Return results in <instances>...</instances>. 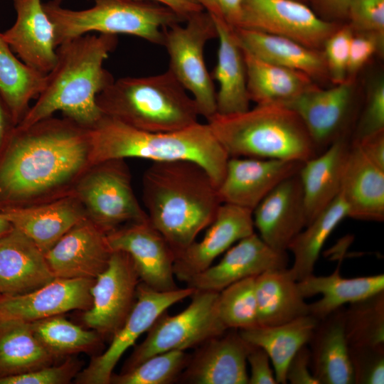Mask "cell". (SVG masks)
I'll list each match as a JSON object with an SVG mask.
<instances>
[{"label":"cell","mask_w":384,"mask_h":384,"mask_svg":"<svg viewBox=\"0 0 384 384\" xmlns=\"http://www.w3.org/2000/svg\"><path fill=\"white\" fill-rule=\"evenodd\" d=\"M92 165L90 128L53 116L16 126L0 155V210L73 194Z\"/></svg>","instance_id":"6da1fadb"},{"label":"cell","mask_w":384,"mask_h":384,"mask_svg":"<svg viewBox=\"0 0 384 384\" xmlns=\"http://www.w3.org/2000/svg\"><path fill=\"white\" fill-rule=\"evenodd\" d=\"M142 200L149 223L175 256L208 227L222 203L208 171L188 160L152 162L143 175Z\"/></svg>","instance_id":"7a4b0ae2"},{"label":"cell","mask_w":384,"mask_h":384,"mask_svg":"<svg viewBox=\"0 0 384 384\" xmlns=\"http://www.w3.org/2000/svg\"><path fill=\"white\" fill-rule=\"evenodd\" d=\"M117 42L116 35L87 33L60 44L44 88L17 126H30L60 111L80 125L92 127L103 115L96 97L114 80L103 65Z\"/></svg>","instance_id":"3957f363"},{"label":"cell","mask_w":384,"mask_h":384,"mask_svg":"<svg viewBox=\"0 0 384 384\" xmlns=\"http://www.w3.org/2000/svg\"><path fill=\"white\" fill-rule=\"evenodd\" d=\"M92 165L110 159L138 158L152 162L188 160L202 166L217 187L229 156L208 123L171 132H151L102 115L90 128Z\"/></svg>","instance_id":"277c9868"},{"label":"cell","mask_w":384,"mask_h":384,"mask_svg":"<svg viewBox=\"0 0 384 384\" xmlns=\"http://www.w3.org/2000/svg\"><path fill=\"white\" fill-rule=\"evenodd\" d=\"M207 123L229 157L304 162L318 154L299 117L282 105H257Z\"/></svg>","instance_id":"5b68a950"},{"label":"cell","mask_w":384,"mask_h":384,"mask_svg":"<svg viewBox=\"0 0 384 384\" xmlns=\"http://www.w3.org/2000/svg\"><path fill=\"white\" fill-rule=\"evenodd\" d=\"M96 102L103 115L151 132L186 129L198 123L200 116L193 98L169 70L114 80Z\"/></svg>","instance_id":"8992f818"},{"label":"cell","mask_w":384,"mask_h":384,"mask_svg":"<svg viewBox=\"0 0 384 384\" xmlns=\"http://www.w3.org/2000/svg\"><path fill=\"white\" fill-rule=\"evenodd\" d=\"M94 1L92 7L83 10L65 9L53 0L43 3L54 26L57 47L65 41L93 31L132 35L163 46L165 30L185 22L171 9L153 1Z\"/></svg>","instance_id":"52a82bcc"},{"label":"cell","mask_w":384,"mask_h":384,"mask_svg":"<svg viewBox=\"0 0 384 384\" xmlns=\"http://www.w3.org/2000/svg\"><path fill=\"white\" fill-rule=\"evenodd\" d=\"M73 194L87 217L105 234L129 223L148 220L132 188L125 159L92 165L77 183Z\"/></svg>","instance_id":"ba28073f"},{"label":"cell","mask_w":384,"mask_h":384,"mask_svg":"<svg viewBox=\"0 0 384 384\" xmlns=\"http://www.w3.org/2000/svg\"><path fill=\"white\" fill-rule=\"evenodd\" d=\"M186 22V26L176 23L164 31L168 70L192 94L200 116L208 120L216 114V92L205 63L204 49L208 41L217 38V30L206 11L193 14Z\"/></svg>","instance_id":"9c48e42d"},{"label":"cell","mask_w":384,"mask_h":384,"mask_svg":"<svg viewBox=\"0 0 384 384\" xmlns=\"http://www.w3.org/2000/svg\"><path fill=\"white\" fill-rule=\"evenodd\" d=\"M216 292L195 290L188 306L171 316L162 313L137 346L122 371L131 369L148 358L173 350L198 347L228 329L218 318Z\"/></svg>","instance_id":"30bf717a"},{"label":"cell","mask_w":384,"mask_h":384,"mask_svg":"<svg viewBox=\"0 0 384 384\" xmlns=\"http://www.w3.org/2000/svg\"><path fill=\"white\" fill-rule=\"evenodd\" d=\"M194 289L188 287L160 292L140 282L136 302L123 325L112 336L107 349L94 357L87 368L77 374L78 384H109L113 370L122 356L139 337L151 328L158 317L174 304L191 297Z\"/></svg>","instance_id":"8fae6325"},{"label":"cell","mask_w":384,"mask_h":384,"mask_svg":"<svg viewBox=\"0 0 384 384\" xmlns=\"http://www.w3.org/2000/svg\"><path fill=\"white\" fill-rule=\"evenodd\" d=\"M140 282L130 256L112 251L107 267L90 288L92 305L84 311L83 323L102 336H112L132 311Z\"/></svg>","instance_id":"7c38bea8"},{"label":"cell","mask_w":384,"mask_h":384,"mask_svg":"<svg viewBox=\"0 0 384 384\" xmlns=\"http://www.w3.org/2000/svg\"><path fill=\"white\" fill-rule=\"evenodd\" d=\"M242 28L287 37L316 50L336 29L297 0H243Z\"/></svg>","instance_id":"4fadbf2b"},{"label":"cell","mask_w":384,"mask_h":384,"mask_svg":"<svg viewBox=\"0 0 384 384\" xmlns=\"http://www.w3.org/2000/svg\"><path fill=\"white\" fill-rule=\"evenodd\" d=\"M112 251H123L132 258L140 280L153 289H178L174 281L175 253L149 220L129 223L106 234Z\"/></svg>","instance_id":"5bb4252c"},{"label":"cell","mask_w":384,"mask_h":384,"mask_svg":"<svg viewBox=\"0 0 384 384\" xmlns=\"http://www.w3.org/2000/svg\"><path fill=\"white\" fill-rule=\"evenodd\" d=\"M287 252L274 250L255 232L237 242L219 262L191 277L187 287L219 292L228 286L270 270L288 266Z\"/></svg>","instance_id":"9a60e30c"},{"label":"cell","mask_w":384,"mask_h":384,"mask_svg":"<svg viewBox=\"0 0 384 384\" xmlns=\"http://www.w3.org/2000/svg\"><path fill=\"white\" fill-rule=\"evenodd\" d=\"M302 162L250 157H230L218 186L222 203L253 210L278 184L297 174Z\"/></svg>","instance_id":"2e32d148"},{"label":"cell","mask_w":384,"mask_h":384,"mask_svg":"<svg viewBox=\"0 0 384 384\" xmlns=\"http://www.w3.org/2000/svg\"><path fill=\"white\" fill-rule=\"evenodd\" d=\"M255 233L252 210L229 203H221L203 238L176 256L174 272L179 280L210 267L221 254L242 238Z\"/></svg>","instance_id":"e0dca14e"},{"label":"cell","mask_w":384,"mask_h":384,"mask_svg":"<svg viewBox=\"0 0 384 384\" xmlns=\"http://www.w3.org/2000/svg\"><path fill=\"white\" fill-rule=\"evenodd\" d=\"M353 102V82L348 79L326 90L311 85L283 105L293 110L305 126L319 154L341 135Z\"/></svg>","instance_id":"ac0fdd59"},{"label":"cell","mask_w":384,"mask_h":384,"mask_svg":"<svg viewBox=\"0 0 384 384\" xmlns=\"http://www.w3.org/2000/svg\"><path fill=\"white\" fill-rule=\"evenodd\" d=\"M94 281L54 278L25 294H0V321L33 322L75 309L85 311L92 305L90 288Z\"/></svg>","instance_id":"d6986e66"},{"label":"cell","mask_w":384,"mask_h":384,"mask_svg":"<svg viewBox=\"0 0 384 384\" xmlns=\"http://www.w3.org/2000/svg\"><path fill=\"white\" fill-rule=\"evenodd\" d=\"M112 252L106 234L87 218L70 229L45 257L55 278L95 279L107 267Z\"/></svg>","instance_id":"ffe728a7"},{"label":"cell","mask_w":384,"mask_h":384,"mask_svg":"<svg viewBox=\"0 0 384 384\" xmlns=\"http://www.w3.org/2000/svg\"><path fill=\"white\" fill-rule=\"evenodd\" d=\"M255 229L269 246L287 252L307 225L304 194L298 173L278 184L252 210Z\"/></svg>","instance_id":"44dd1931"},{"label":"cell","mask_w":384,"mask_h":384,"mask_svg":"<svg viewBox=\"0 0 384 384\" xmlns=\"http://www.w3.org/2000/svg\"><path fill=\"white\" fill-rule=\"evenodd\" d=\"M198 347L178 380L191 384H248L247 356L252 345L238 329H228Z\"/></svg>","instance_id":"7402d4cb"},{"label":"cell","mask_w":384,"mask_h":384,"mask_svg":"<svg viewBox=\"0 0 384 384\" xmlns=\"http://www.w3.org/2000/svg\"><path fill=\"white\" fill-rule=\"evenodd\" d=\"M12 1L16 19L3 38L20 60L47 75L57 58L54 26L41 0Z\"/></svg>","instance_id":"603a6c76"},{"label":"cell","mask_w":384,"mask_h":384,"mask_svg":"<svg viewBox=\"0 0 384 384\" xmlns=\"http://www.w3.org/2000/svg\"><path fill=\"white\" fill-rule=\"evenodd\" d=\"M0 214L44 254L75 225L87 218L75 194L37 205L0 210Z\"/></svg>","instance_id":"cb8c5ba5"},{"label":"cell","mask_w":384,"mask_h":384,"mask_svg":"<svg viewBox=\"0 0 384 384\" xmlns=\"http://www.w3.org/2000/svg\"><path fill=\"white\" fill-rule=\"evenodd\" d=\"M54 278L45 254L24 234L13 228L0 236V294H25Z\"/></svg>","instance_id":"d4e9b609"},{"label":"cell","mask_w":384,"mask_h":384,"mask_svg":"<svg viewBox=\"0 0 384 384\" xmlns=\"http://www.w3.org/2000/svg\"><path fill=\"white\" fill-rule=\"evenodd\" d=\"M340 194L348 218L382 222L384 220V169L370 161L352 141L346 157Z\"/></svg>","instance_id":"484cf974"},{"label":"cell","mask_w":384,"mask_h":384,"mask_svg":"<svg viewBox=\"0 0 384 384\" xmlns=\"http://www.w3.org/2000/svg\"><path fill=\"white\" fill-rule=\"evenodd\" d=\"M344 310L342 306L319 320L308 343L311 370L319 384H354Z\"/></svg>","instance_id":"4316f807"},{"label":"cell","mask_w":384,"mask_h":384,"mask_svg":"<svg viewBox=\"0 0 384 384\" xmlns=\"http://www.w3.org/2000/svg\"><path fill=\"white\" fill-rule=\"evenodd\" d=\"M212 17L219 41L217 63L211 76L219 85L216 92V114L242 112L250 109V102L243 51L235 28L222 19Z\"/></svg>","instance_id":"83f0119b"},{"label":"cell","mask_w":384,"mask_h":384,"mask_svg":"<svg viewBox=\"0 0 384 384\" xmlns=\"http://www.w3.org/2000/svg\"><path fill=\"white\" fill-rule=\"evenodd\" d=\"M350 144L346 137L338 139L302 163L298 175L308 223L339 195Z\"/></svg>","instance_id":"f1b7e54d"},{"label":"cell","mask_w":384,"mask_h":384,"mask_svg":"<svg viewBox=\"0 0 384 384\" xmlns=\"http://www.w3.org/2000/svg\"><path fill=\"white\" fill-rule=\"evenodd\" d=\"M255 289L260 326L283 324L309 314V304L290 268L260 274L255 277Z\"/></svg>","instance_id":"f546056e"},{"label":"cell","mask_w":384,"mask_h":384,"mask_svg":"<svg viewBox=\"0 0 384 384\" xmlns=\"http://www.w3.org/2000/svg\"><path fill=\"white\" fill-rule=\"evenodd\" d=\"M340 267L330 275L314 274L298 281L303 297L316 294L321 297L309 304V314L321 320L345 304H351L384 291V274L346 278L341 275Z\"/></svg>","instance_id":"4dcf8cb0"},{"label":"cell","mask_w":384,"mask_h":384,"mask_svg":"<svg viewBox=\"0 0 384 384\" xmlns=\"http://www.w3.org/2000/svg\"><path fill=\"white\" fill-rule=\"evenodd\" d=\"M235 31L241 47L260 59L311 78L328 74L324 53L316 49L282 36L244 28Z\"/></svg>","instance_id":"1f68e13d"},{"label":"cell","mask_w":384,"mask_h":384,"mask_svg":"<svg viewBox=\"0 0 384 384\" xmlns=\"http://www.w3.org/2000/svg\"><path fill=\"white\" fill-rule=\"evenodd\" d=\"M319 320L309 314L275 326H255L238 330L240 336L252 346L268 354L277 383H287V368L296 353L306 346Z\"/></svg>","instance_id":"d6a6232c"},{"label":"cell","mask_w":384,"mask_h":384,"mask_svg":"<svg viewBox=\"0 0 384 384\" xmlns=\"http://www.w3.org/2000/svg\"><path fill=\"white\" fill-rule=\"evenodd\" d=\"M250 101L284 105L312 85L306 74L265 61L242 48Z\"/></svg>","instance_id":"836d02e7"},{"label":"cell","mask_w":384,"mask_h":384,"mask_svg":"<svg viewBox=\"0 0 384 384\" xmlns=\"http://www.w3.org/2000/svg\"><path fill=\"white\" fill-rule=\"evenodd\" d=\"M55 359L36 337L30 322L0 321V378L37 370Z\"/></svg>","instance_id":"e575fe53"},{"label":"cell","mask_w":384,"mask_h":384,"mask_svg":"<svg viewBox=\"0 0 384 384\" xmlns=\"http://www.w3.org/2000/svg\"><path fill=\"white\" fill-rule=\"evenodd\" d=\"M46 75L23 63L0 32V95L18 125L46 84Z\"/></svg>","instance_id":"d590c367"},{"label":"cell","mask_w":384,"mask_h":384,"mask_svg":"<svg viewBox=\"0 0 384 384\" xmlns=\"http://www.w3.org/2000/svg\"><path fill=\"white\" fill-rule=\"evenodd\" d=\"M346 218H348V208L339 193L292 241L288 247L293 255L290 270L297 281L314 274L323 246Z\"/></svg>","instance_id":"8d00e7d4"},{"label":"cell","mask_w":384,"mask_h":384,"mask_svg":"<svg viewBox=\"0 0 384 384\" xmlns=\"http://www.w3.org/2000/svg\"><path fill=\"white\" fill-rule=\"evenodd\" d=\"M30 323L36 337L56 358L90 352L102 341V336L96 331L86 330L60 315Z\"/></svg>","instance_id":"74e56055"},{"label":"cell","mask_w":384,"mask_h":384,"mask_svg":"<svg viewBox=\"0 0 384 384\" xmlns=\"http://www.w3.org/2000/svg\"><path fill=\"white\" fill-rule=\"evenodd\" d=\"M344 330L348 348L384 344V291L349 304Z\"/></svg>","instance_id":"f35d334b"},{"label":"cell","mask_w":384,"mask_h":384,"mask_svg":"<svg viewBox=\"0 0 384 384\" xmlns=\"http://www.w3.org/2000/svg\"><path fill=\"white\" fill-rule=\"evenodd\" d=\"M255 277L236 282L218 293L217 313L227 329H245L258 325Z\"/></svg>","instance_id":"ab89813d"},{"label":"cell","mask_w":384,"mask_h":384,"mask_svg":"<svg viewBox=\"0 0 384 384\" xmlns=\"http://www.w3.org/2000/svg\"><path fill=\"white\" fill-rule=\"evenodd\" d=\"M185 351L173 350L154 355L137 366L112 374V384H170L177 381L187 366Z\"/></svg>","instance_id":"60d3db41"},{"label":"cell","mask_w":384,"mask_h":384,"mask_svg":"<svg viewBox=\"0 0 384 384\" xmlns=\"http://www.w3.org/2000/svg\"><path fill=\"white\" fill-rule=\"evenodd\" d=\"M353 31L351 26L336 29L323 45L327 73L335 85L348 80L347 70Z\"/></svg>","instance_id":"b9f144b4"},{"label":"cell","mask_w":384,"mask_h":384,"mask_svg":"<svg viewBox=\"0 0 384 384\" xmlns=\"http://www.w3.org/2000/svg\"><path fill=\"white\" fill-rule=\"evenodd\" d=\"M348 348L354 383H384V344Z\"/></svg>","instance_id":"7bdbcfd3"},{"label":"cell","mask_w":384,"mask_h":384,"mask_svg":"<svg viewBox=\"0 0 384 384\" xmlns=\"http://www.w3.org/2000/svg\"><path fill=\"white\" fill-rule=\"evenodd\" d=\"M80 363L69 358L27 373L0 378V384H67L80 372Z\"/></svg>","instance_id":"ee69618b"},{"label":"cell","mask_w":384,"mask_h":384,"mask_svg":"<svg viewBox=\"0 0 384 384\" xmlns=\"http://www.w3.org/2000/svg\"><path fill=\"white\" fill-rule=\"evenodd\" d=\"M384 131V82L377 80L370 90L352 141Z\"/></svg>","instance_id":"f6af8a7d"},{"label":"cell","mask_w":384,"mask_h":384,"mask_svg":"<svg viewBox=\"0 0 384 384\" xmlns=\"http://www.w3.org/2000/svg\"><path fill=\"white\" fill-rule=\"evenodd\" d=\"M347 17L353 29L384 36V0H352Z\"/></svg>","instance_id":"bcb514c9"},{"label":"cell","mask_w":384,"mask_h":384,"mask_svg":"<svg viewBox=\"0 0 384 384\" xmlns=\"http://www.w3.org/2000/svg\"><path fill=\"white\" fill-rule=\"evenodd\" d=\"M384 36L360 31L351 41L347 76L357 73L383 45Z\"/></svg>","instance_id":"7dc6e473"},{"label":"cell","mask_w":384,"mask_h":384,"mask_svg":"<svg viewBox=\"0 0 384 384\" xmlns=\"http://www.w3.org/2000/svg\"><path fill=\"white\" fill-rule=\"evenodd\" d=\"M212 16L225 21L235 28H242L243 0H189Z\"/></svg>","instance_id":"c3c4849f"},{"label":"cell","mask_w":384,"mask_h":384,"mask_svg":"<svg viewBox=\"0 0 384 384\" xmlns=\"http://www.w3.org/2000/svg\"><path fill=\"white\" fill-rule=\"evenodd\" d=\"M250 373L248 375L249 384H277L274 373L272 368L270 359L267 352L262 348L252 346L247 356Z\"/></svg>","instance_id":"681fc988"},{"label":"cell","mask_w":384,"mask_h":384,"mask_svg":"<svg viewBox=\"0 0 384 384\" xmlns=\"http://www.w3.org/2000/svg\"><path fill=\"white\" fill-rule=\"evenodd\" d=\"M286 380L292 384H319L310 367V352L302 347L291 359L286 371Z\"/></svg>","instance_id":"f907efd6"},{"label":"cell","mask_w":384,"mask_h":384,"mask_svg":"<svg viewBox=\"0 0 384 384\" xmlns=\"http://www.w3.org/2000/svg\"><path fill=\"white\" fill-rule=\"evenodd\" d=\"M353 142L370 161L384 169V131Z\"/></svg>","instance_id":"816d5d0a"},{"label":"cell","mask_w":384,"mask_h":384,"mask_svg":"<svg viewBox=\"0 0 384 384\" xmlns=\"http://www.w3.org/2000/svg\"><path fill=\"white\" fill-rule=\"evenodd\" d=\"M16 126L9 107L0 95V155Z\"/></svg>","instance_id":"f5cc1de1"},{"label":"cell","mask_w":384,"mask_h":384,"mask_svg":"<svg viewBox=\"0 0 384 384\" xmlns=\"http://www.w3.org/2000/svg\"><path fill=\"white\" fill-rule=\"evenodd\" d=\"M137 1H153L163 4L171 9L185 21L193 14L204 11L199 5L189 0H131Z\"/></svg>","instance_id":"db71d44e"},{"label":"cell","mask_w":384,"mask_h":384,"mask_svg":"<svg viewBox=\"0 0 384 384\" xmlns=\"http://www.w3.org/2000/svg\"><path fill=\"white\" fill-rule=\"evenodd\" d=\"M316 1L329 13L338 17H346L352 0H311Z\"/></svg>","instance_id":"11a10c76"},{"label":"cell","mask_w":384,"mask_h":384,"mask_svg":"<svg viewBox=\"0 0 384 384\" xmlns=\"http://www.w3.org/2000/svg\"><path fill=\"white\" fill-rule=\"evenodd\" d=\"M12 228L11 223L0 214V236L6 234Z\"/></svg>","instance_id":"9f6ffc18"},{"label":"cell","mask_w":384,"mask_h":384,"mask_svg":"<svg viewBox=\"0 0 384 384\" xmlns=\"http://www.w3.org/2000/svg\"><path fill=\"white\" fill-rule=\"evenodd\" d=\"M55 3L56 4H61V2L63 1V0H53Z\"/></svg>","instance_id":"6f0895ef"},{"label":"cell","mask_w":384,"mask_h":384,"mask_svg":"<svg viewBox=\"0 0 384 384\" xmlns=\"http://www.w3.org/2000/svg\"><path fill=\"white\" fill-rule=\"evenodd\" d=\"M297 1H302V2H306V1H311V0H297Z\"/></svg>","instance_id":"680465c9"}]
</instances>
